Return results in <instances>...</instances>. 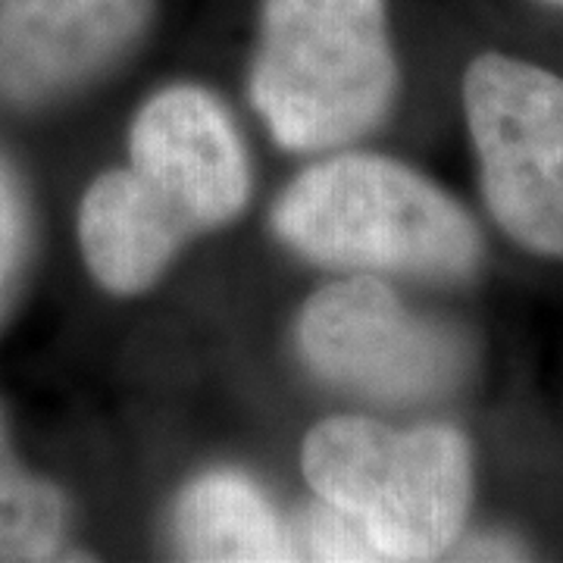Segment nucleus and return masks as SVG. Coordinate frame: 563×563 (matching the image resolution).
<instances>
[{
  "label": "nucleus",
  "instance_id": "obj_1",
  "mask_svg": "<svg viewBox=\"0 0 563 563\" xmlns=\"http://www.w3.org/2000/svg\"><path fill=\"white\" fill-rule=\"evenodd\" d=\"M251 163L220 98L173 85L141 107L129 166L91 181L79 207L81 257L110 295L161 279L185 242L242 217Z\"/></svg>",
  "mask_w": 563,
  "mask_h": 563
},
{
  "label": "nucleus",
  "instance_id": "obj_2",
  "mask_svg": "<svg viewBox=\"0 0 563 563\" xmlns=\"http://www.w3.org/2000/svg\"><path fill=\"white\" fill-rule=\"evenodd\" d=\"M273 229L301 257L335 269L461 282L483 263L479 229L461 203L379 154L303 169L273 207Z\"/></svg>",
  "mask_w": 563,
  "mask_h": 563
},
{
  "label": "nucleus",
  "instance_id": "obj_3",
  "mask_svg": "<svg viewBox=\"0 0 563 563\" xmlns=\"http://www.w3.org/2000/svg\"><path fill=\"white\" fill-rule=\"evenodd\" d=\"M385 0H263L251 101L288 151L366 135L395 98Z\"/></svg>",
  "mask_w": 563,
  "mask_h": 563
},
{
  "label": "nucleus",
  "instance_id": "obj_4",
  "mask_svg": "<svg viewBox=\"0 0 563 563\" xmlns=\"http://www.w3.org/2000/svg\"><path fill=\"white\" fill-rule=\"evenodd\" d=\"M303 476L369 532L383 561H435L457 542L473 498L470 442L451 426L391 429L332 417L303 439Z\"/></svg>",
  "mask_w": 563,
  "mask_h": 563
},
{
  "label": "nucleus",
  "instance_id": "obj_5",
  "mask_svg": "<svg viewBox=\"0 0 563 563\" xmlns=\"http://www.w3.org/2000/svg\"><path fill=\"white\" fill-rule=\"evenodd\" d=\"M463 110L492 217L532 254L563 257V79L483 54L463 76Z\"/></svg>",
  "mask_w": 563,
  "mask_h": 563
},
{
  "label": "nucleus",
  "instance_id": "obj_6",
  "mask_svg": "<svg viewBox=\"0 0 563 563\" xmlns=\"http://www.w3.org/2000/svg\"><path fill=\"white\" fill-rule=\"evenodd\" d=\"M303 361L325 383L379 404H420L461 383L466 347L373 276L325 285L298 322Z\"/></svg>",
  "mask_w": 563,
  "mask_h": 563
},
{
  "label": "nucleus",
  "instance_id": "obj_7",
  "mask_svg": "<svg viewBox=\"0 0 563 563\" xmlns=\"http://www.w3.org/2000/svg\"><path fill=\"white\" fill-rule=\"evenodd\" d=\"M154 0H0V95L38 110L81 91L144 35Z\"/></svg>",
  "mask_w": 563,
  "mask_h": 563
},
{
  "label": "nucleus",
  "instance_id": "obj_8",
  "mask_svg": "<svg viewBox=\"0 0 563 563\" xmlns=\"http://www.w3.org/2000/svg\"><path fill=\"white\" fill-rule=\"evenodd\" d=\"M173 542L185 561H295L291 532L279 510L254 479L229 470L207 473L181 492Z\"/></svg>",
  "mask_w": 563,
  "mask_h": 563
},
{
  "label": "nucleus",
  "instance_id": "obj_9",
  "mask_svg": "<svg viewBox=\"0 0 563 563\" xmlns=\"http://www.w3.org/2000/svg\"><path fill=\"white\" fill-rule=\"evenodd\" d=\"M69 501L60 485L22 466L0 401V561H66Z\"/></svg>",
  "mask_w": 563,
  "mask_h": 563
},
{
  "label": "nucleus",
  "instance_id": "obj_10",
  "mask_svg": "<svg viewBox=\"0 0 563 563\" xmlns=\"http://www.w3.org/2000/svg\"><path fill=\"white\" fill-rule=\"evenodd\" d=\"M291 532L295 561H383V551L351 514L329 501L310 504L298 514Z\"/></svg>",
  "mask_w": 563,
  "mask_h": 563
},
{
  "label": "nucleus",
  "instance_id": "obj_11",
  "mask_svg": "<svg viewBox=\"0 0 563 563\" xmlns=\"http://www.w3.org/2000/svg\"><path fill=\"white\" fill-rule=\"evenodd\" d=\"M32 254V210L13 163L0 157V320L7 317Z\"/></svg>",
  "mask_w": 563,
  "mask_h": 563
},
{
  "label": "nucleus",
  "instance_id": "obj_12",
  "mask_svg": "<svg viewBox=\"0 0 563 563\" xmlns=\"http://www.w3.org/2000/svg\"><path fill=\"white\" fill-rule=\"evenodd\" d=\"M463 558H485V561H510L520 558V548L514 542H498V539H483V542L466 544Z\"/></svg>",
  "mask_w": 563,
  "mask_h": 563
},
{
  "label": "nucleus",
  "instance_id": "obj_13",
  "mask_svg": "<svg viewBox=\"0 0 563 563\" xmlns=\"http://www.w3.org/2000/svg\"><path fill=\"white\" fill-rule=\"evenodd\" d=\"M554 3H563V0H554Z\"/></svg>",
  "mask_w": 563,
  "mask_h": 563
}]
</instances>
